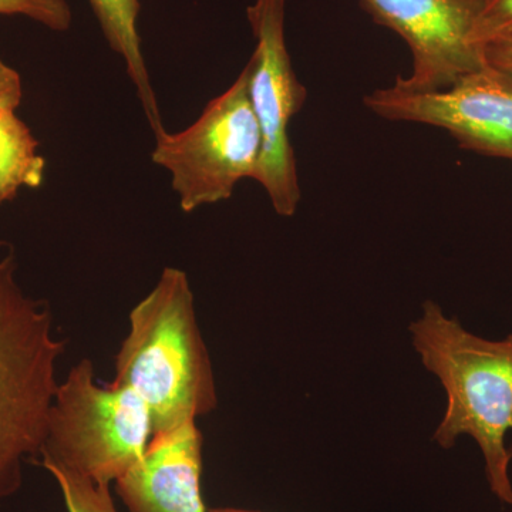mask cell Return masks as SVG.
<instances>
[{
	"mask_svg": "<svg viewBox=\"0 0 512 512\" xmlns=\"http://www.w3.org/2000/svg\"><path fill=\"white\" fill-rule=\"evenodd\" d=\"M360 6L409 46L413 72L394 84L412 92L447 89L485 66L476 42L480 0H359Z\"/></svg>",
	"mask_w": 512,
	"mask_h": 512,
	"instance_id": "cell-8",
	"label": "cell"
},
{
	"mask_svg": "<svg viewBox=\"0 0 512 512\" xmlns=\"http://www.w3.org/2000/svg\"><path fill=\"white\" fill-rule=\"evenodd\" d=\"M202 446L195 421L154 434L143 458L114 483L127 512H208Z\"/></svg>",
	"mask_w": 512,
	"mask_h": 512,
	"instance_id": "cell-9",
	"label": "cell"
},
{
	"mask_svg": "<svg viewBox=\"0 0 512 512\" xmlns=\"http://www.w3.org/2000/svg\"><path fill=\"white\" fill-rule=\"evenodd\" d=\"M261 146L244 67L191 126L156 137L151 160L170 174L180 208L190 214L229 200L239 181L252 180Z\"/></svg>",
	"mask_w": 512,
	"mask_h": 512,
	"instance_id": "cell-5",
	"label": "cell"
},
{
	"mask_svg": "<svg viewBox=\"0 0 512 512\" xmlns=\"http://www.w3.org/2000/svg\"><path fill=\"white\" fill-rule=\"evenodd\" d=\"M16 272L15 248L0 242V505L22 487L25 464L40 457L66 349L49 303L23 291Z\"/></svg>",
	"mask_w": 512,
	"mask_h": 512,
	"instance_id": "cell-3",
	"label": "cell"
},
{
	"mask_svg": "<svg viewBox=\"0 0 512 512\" xmlns=\"http://www.w3.org/2000/svg\"><path fill=\"white\" fill-rule=\"evenodd\" d=\"M0 15L22 16L59 33L67 32L73 23L67 0H0Z\"/></svg>",
	"mask_w": 512,
	"mask_h": 512,
	"instance_id": "cell-13",
	"label": "cell"
},
{
	"mask_svg": "<svg viewBox=\"0 0 512 512\" xmlns=\"http://www.w3.org/2000/svg\"><path fill=\"white\" fill-rule=\"evenodd\" d=\"M45 177L46 158L28 124L16 110H0V205L22 188L42 187Z\"/></svg>",
	"mask_w": 512,
	"mask_h": 512,
	"instance_id": "cell-11",
	"label": "cell"
},
{
	"mask_svg": "<svg viewBox=\"0 0 512 512\" xmlns=\"http://www.w3.org/2000/svg\"><path fill=\"white\" fill-rule=\"evenodd\" d=\"M46 470L59 485L67 512H120L111 485H99L56 467Z\"/></svg>",
	"mask_w": 512,
	"mask_h": 512,
	"instance_id": "cell-12",
	"label": "cell"
},
{
	"mask_svg": "<svg viewBox=\"0 0 512 512\" xmlns=\"http://www.w3.org/2000/svg\"><path fill=\"white\" fill-rule=\"evenodd\" d=\"M151 439L143 399L128 387L101 386L92 360L83 359L57 386L39 464L111 485L143 458Z\"/></svg>",
	"mask_w": 512,
	"mask_h": 512,
	"instance_id": "cell-4",
	"label": "cell"
},
{
	"mask_svg": "<svg viewBox=\"0 0 512 512\" xmlns=\"http://www.w3.org/2000/svg\"><path fill=\"white\" fill-rule=\"evenodd\" d=\"M89 3L99 22L104 39L126 66L127 76L130 77L136 89L148 126L153 131L154 137L161 136L167 130L161 117L160 106H158L156 92L148 73L143 47H141L140 32H138L140 0H89Z\"/></svg>",
	"mask_w": 512,
	"mask_h": 512,
	"instance_id": "cell-10",
	"label": "cell"
},
{
	"mask_svg": "<svg viewBox=\"0 0 512 512\" xmlns=\"http://www.w3.org/2000/svg\"><path fill=\"white\" fill-rule=\"evenodd\" d=\"M365 106L386 120L441 128L467 150L512 161V79L490 64L434 92L397 84L375 90Z\"/></svg>",
	"mask_w": 512,
	"mask_h": 512,
	"instance_id": "cell-7",
	"label": "cell"
},
{
	"mask_svg": "<svg viewBox=\"0 0 512 512\" xmlns=\"http://www.w3.org/2000/svg\"><path fill=\"white\" fill-rule=\"evenodd\" d=\"M128 322L111 383L143 399L153 436L214 412L217 384L187 274L165 268Z\"/></svg>",
	"mask_w": 512,
	"mask_h": 512,
	"instance_id": "cell-1",
	"label": "cell"
},
{
	"mask_svg": "<svg viewBox=\"0 0 512 512\" xmlns=\"http://www.w3.org/2000/svg\"><path fill=\"white\" fill-rule=\"evenodd\" d=\"M512 36V0H480L476 42L484 49L488 43Z\"/></svg>",
	"mask_w": 512,
	"mask_h": 512,
	"instance_id": "cell-14",
	"label": "cell"
},
{
	"mask_svg": "<svg viewBox=\"0 0 512 512\" xmlns=\"http://www.w3.org/2000/svg\"><path fill=\"white\" fill-rule=\"evenodd\" d=\"M22 99V77L0 57V110H18Z\"/></svg>",
	"mask_w": 512,
	"mask_h": 512,
	"instance_id": "cell-15",
	"label": "cell"
},
{
	"mask_svg": "<svg viewBox=\"0 0 512 512\" xmlns=\"http://www.w3.org/2000/svg\"><path fill=\"white\" fill-rule=\"evenodd\" d=\"M247 16L256 46L245 69L262 141L252 180L264 188L276 214L293 217L302 194L289 124L305 104L308 90L299 82L286 46V0H255Z\"/></svg>",
	"mask_w": 512,
	"mask_h": 512,
	"instance_id": "cell-6",
	"label": "cell"
},
{
	"mask_svg": "<svg viewBox=\"0 0 512 512\" xmlns=\"http://www.w3.org/2000/svg\"><path fill=\"white\" fill-rule=\"evenodd\" d=\"M410 333L424 367L447 394L433 440L451 448L458 437H473L483 451L491 493L512 505V450L505 446L512 429V335L504 340L473 335L433 301L424 303Z\"/></svg>",
	"mask_w": 512,
	"mask_h": 512,
	"instance_id": "cell-2",
	"label": "cell"
},
{
	"mask_svg": "<svg viewBox=\"0 0 512 512\" xmlns=\"http://www.w3.org/2000/svg\"><path fill=\"white\" fill-rule=\"evenodd\" d=\"M485 62L512 79V36L495 40L484 47Z\"/></svg>",
	"mask_w": 512,
	"mask_h": 512,
	"instance_id": "cell-16",
	"label": "cell"
},
{
	"mask_svg": "<svg viewBox=\"0 0 512 512\" xmlns=\"http://www.w3.org/2000/svg\"><path fill=\"white\" fill-rule=\"evenodd\" d=\"M208 512H258V511L238 510V508H215V510H208Z\"/></svg>",
	"mask_w": 512,
	"mask_h": 512,
	"instance_id": "cell-17",
	"label": "cell"
}]
</instances>
